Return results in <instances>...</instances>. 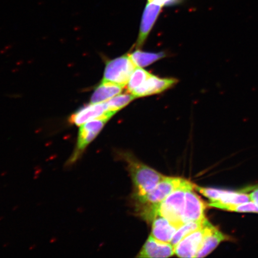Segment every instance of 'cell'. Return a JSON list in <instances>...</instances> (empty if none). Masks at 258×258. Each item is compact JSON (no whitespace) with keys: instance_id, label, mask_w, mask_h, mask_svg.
Wrapping results in <instances>:
<instances>
[{"instance_id":"cell-1","label":"cell","mask_w":258,"mask_h":258,"mask_svg":"<svg viewBox=\"0 0 258 258\" xmlns=\"http://www.w3.org/2000/svg\"><path fill=\"white\" fill-rule=\"evenodd\" d=\"M127 162L137 198L146 195L165 177L138 161L128 159Z\"/></svg>"},{"instance_id":"cell-2","label":"cell","mask_w":258,"mask_h":258,"mask_svg":"<svg viewBox=\"0 0 258 258\" xmlns=\"http://www.w3.org/2000/svg\"><path fill=\"white\" fill-rule=\"evenodd\" d=\"M190 182L183 180L182 184L170 194L164 201L157 205V210L162 217L179 228L184 222L183 220L185 207V191Z\"/></svg>"},{"instance_id":"cell-3","label":"cell","mask_w":258,"mask_h":258,"mask_svg":"<svg viewBox=\"0 0 258 258\" xmlns=\"http://www.w3.org/2000/svg\"><path fill=\"white\" fill-rule=\"evenodd\" d=\"M137 67L129 54L109 60L106 63L103 80L125 86Z\"/></svg>"},{"instance_id":"cell-4","label":"cell","mask_w":258,"mask_h":258,"mask_svg":"<svg viewBox=\"0 0 258 258\" xmlns=\"http://www.w3.org/2000/svg\"><path fill=\"white\" fill-rule=\"evenodd\" d=\"M211 225L208 221L203 227L182 238L175 246V254L180 257H196Z\"/></svg>"},{"instance_id":"cell-5","label":"cell","mask_w":258,"mask_h":258,"mask_svg":"<svg viewBox=\"0 0 258 258\" xmlns=\"http://www.w3.org/2000/svg\"><path fill=\"white\" fill-rule=\"evenodd\" d=\"M184 179L180 177H164L155 188L146 195L138 198L142 205L147 206L160 204L174 190L182 184Z\"/></svg>"},{"instance_id":"cell-6","label":"cell","mask_w":258,"mask_h":258,"mask_svg":"<svg viewBox=\"0 0 258 258\" xmlns=\"http://www.w3.org/2000/svg\"><path fill=\"white\" fill-rule=\"evenodd\" d=\"M195 185L190 182L186 189L183 222H200L206 220V204L194 191Z\"/></svg>"},{"instance_id":"cell-7","label":"cell","mask_w":258,"mask_h":258,"mask_svg":"<svg viewBox=\"0 0 258 258\" xmlns=\"http://www.w3.org/2000/svg\"><path fill=\"white\" fill-rule=\"evenodd\" d=\"M109 120L108 118H96L80 125L77 149L72 158V162L77 160L82 151L94 140Z\"/></svg>"},{"instance_id":"cell-8","label":"cell","mask_w":258,"mask_h":258,"mask_svg":"<svg viewBox=\"0 0 258 258\" xmlns=\"http://www.w3.org/2000/svg\"><path fill=\"white\" fill-rule=\"evenodd\" d=\"M116 112L109 111L105 102L83 106L74 112L69 119L70 123L80 126L86 122L99 118L110 119Z\"/></svg>"},{"instance_id":"cell-9","label":"cell","mask_w":258,"mask_h":258,"mask_svg":"<svg viewBox=\"0 0 258 258\" xmlns=\"http://www.w3.org/2000/svg\"><path fill=\"white\" fill-rule=\"evenodd\" d=\"M157 205L154 206L148 219L153 222L151 235L157 240L170 243L178 228L159 214Z\"/></svg>"},{"instance_id":"cell-10","label":"cell","mask_w":258,"mask_h":258,"mask_svg":"<svg viewBox=\"0 0 258 258\" xmlns=\"http://www.w3.org/2000/svg\"><path fill=\"white\" fill-rule=\"evenodd\" d=\"M176 82L177 80L175 79H161L159 77L151 74L143 85L135 89L131 94L136 98L159 94V93L172 88Z\"/></svg>"},{"instance_id":"cell-11","label":"cell","mask_w":258,"mask_h":258,"mask_svg":"<svg viewBox=\"0 0 258 258\" xmlns=\"http://www.w3.org/2000/svg\"><path fill=\"white\" fill-rule=\"evenodd\" d=\"M175 254V247L150 235L142 248L139 257H169Z\"/></svg>"},{"instance_id":"cell-12","label":"cell","mask_w":258,"mask_h":258,"mask_svg":"<svg viewBox=\"0 0 258 258\" xmlns=\"http://www.w3.org/2000/svg\"><path fill=\"white\" fill-rule=\"evenodd\" d=\"M161 6L154 4L152 3H148L142 17L140 26V34L137 43V48H140L146 40L148 34L152 29L155 22H156L161 11Z\"/></svg>"},{"instance_id":"cell-13","label":"cell","mask_w":258,"mask_h":258,"mask_svg":"<svg viewBox=\"0 0 258 258\" xmlns=\"http://www.w3.org/2000/svg\"><path fill=\"white\" fill-rule=\"evenodd\" d=\"M228 238L229 237L227 235L222 233L218 229L211 225L206 235L201 249L196 254V257H203L208 256L217 247L222 241L228 240Z\"/></svg>"},{"instance_id":"cell-14","label":"cell","mask_w":258,"mask_h":258,"mask_svg":"<svg viewBox=\"0 0 258 258\" xmlns=\"http://www.w3.org/2000/svg\"><path fill=\"white\" fill-rule=\"evenodd\" d=\"M124 87L125 86L118 84L102 80V83L97 87L93 93L91 103L97 104L107 101L120 93Z\"/></svg>"},{"instance_id":"cell-15","label":"cell","mask_w":258,"mask_h":258,"mask_svg":"<svg viewBox=\"0 0 258 258\" xmlns=\"http://www.w3.org/2000/svg\"><path fill=\"white\" fill-rule=\"evenodd\" d=\"M135 64L138 67H146L156 61L166 56L163 52L149 53L137 49L133 53L129 54Z\"/></svg>"},{"instance_id":"cell-16","label":"cell","mask_w":258,"mask_h":258,"mask_svg":"<svg viewBox=\"0 0 258 258\" xmlns=\"http://www.w3.org/2000/svg\"><path fill=\"white\" fill-rule=\"evenodd\" d=\"M207 221V219H206V220L203 221L189 222L183 224L177 229L172 241H170V243L175 247L182 238L186 236L187 235L192 233L193 231L198 230L199 228L203 227Z\"/></svg>"},{"instance_id":"cell-17","label":"cell","mask_w":258,"mask_h":258,"mask_svg":"<svg viewBox=\"0 0 258 258\" xmlns=\"http://www.w3.org/2000/svg\"><path fill=\"white\" fill-rule=\"evenodd\" d=\"M151 74H152L143 69V68L137 67L132 73L127 84L128 92L131 93L135 89L143 85L145 81L149 78Z\"/></svg>"},{"instance_id":"cell-18","label":"cell","mask_w":258,"mask_h":258,"mask_svg":"<svg viewBox=\"0 0 258 258\" xmlns=\"http://www.w3.org/2000/svg\"><path fill=\"white\" fill-rule=\"evenodd\" d=\"M135 99H136V98L131 93H129L116 95L109 99L108 101H106L105 103L109 111L117 112L125 107V106H127L129 103Z\"/></svg>"},{"instance_id":"cell-19","label":"cell","mask_w":258,"mask_h":258,"mask_svg":"<svg viewBox=\"0 0 258 258\" xmlns=\"http://www.w3.org/2000/svg\"><path fill=\"white\" fill-rule=\"evenodd\" d=\"M216 208L231 212L258 213V206L251 201L240 204L221 205Z\"/></svg>"},{"instance_id":"cell-20","label":"cell","mask_w":258,"mask_h":258,"mask_svg":"<svg viewBox=\"0 0 258 258\" xmlns=\"http://www.w3.org/2000/svg\"><path fill=\"white\" fill-rule=\"evenodd\" d=\"M185 1V0H147L148 3H152L161 7L181 5Z\"/></svg>"},{"instance_id":"cell-21","label":"cell","mask_w":258,"mask_h":258,"mask_svg":"<svg viewBox=\"0 0 258 258\" xmlns=\"http://www.w3.org/2000/svg\"><path fill=\"white\" fill-rule=\"evenodd\" d=\"M249 195L250 201L255 203L258 206V186L256 187V188H253Z\"/></svg>"}]
</instances>
